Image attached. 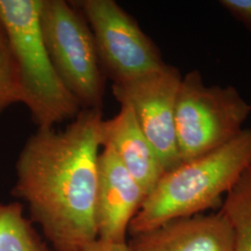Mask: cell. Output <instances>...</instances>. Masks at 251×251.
Listing matches in <instances>:
<instances>
[{
	"label": "cell",
	"mask_w": 251,
	"mask_h": 251,
	"mask_svg": "<svg viewBox=\"0 0 251 251\" xmlns=\"http://www.w3.org/2000/svg\"><path fill=\"white\" fill-rule=\"evenodd\" d=\"M39 22L47 51L66 90L82 110H101L106 75L86 19L71 2L41 0Z\"/></svg>",
	"instance_id": "5b68a950"
},
{
	"label": "cell",
	"mask_w": 251,
	"mask_h": 251,
	"mask_svg": "<svg viewBox=\"0 0 251 251\" xmlns=\"http://www.w3.org/2000/svg\"><path fill=\"white\" fill-rule=\"evenodd\" d=\"M251 164V128H247L228 144L165 172L144 198L128 233H144L222 206Z\"/></svg>",
	"instance_id": "7a4b0ae2"
},
{
	"label": "cell",
	"mask_w": 251,
	"mask_h": 251,
	"mask_svg": "<svg viewBox=\"0 0 251 251\" xmlns=\"http://www.w3.org/2000/svg\"><path fill=\"white\" fill-rule=\"evenodd\" d=\"M179 70L169 64L127 80L113 83L114 97L128 105L152 144L165 172L182 162L175 132V105L181 81Z\"/></svg>",
	"instance_id": "52a82bcc"
},
{
	"label": "cell",
	"mask_w": 251,
	"mask_h": 251,
	"mask_svg": "<svg viewBox=\"0 0 251 251\" xmlns=\"http://www.w3.org/2000/svg\"><path fill=\"white\" fill-rule=\"evenodd\" d=\"M17 102H22L18 69L6 29L0 20V116Z\"/></svg>",
	"instance_id": "4fadbf2b"
},
{
	"label": "cell",
	"mask_w": 251,
	"mask_h": 251,
	"mask_svg": "<svg viewBox=\"0 0 251 251\" xmlns=\"http://www.w3.org/2000/svg\"><path fill=\"white\" fill-rule=\"evenodd\" d=\"M100 137L101 146L109 147L115 152L146 197L165 171L152 144L138 124L132 109L122 104L117 116L103 119Z\"/></svg>",
	"instance_id": "30bf717a"
},
{
	"label": "cell",
	"mask_w": 251,
	"mask_h": 251,
	"mask_svg": "<svg viewBox=\"0 0 251 251\" xmlns=\"http://www.w3.org/2000/svg\"><path fill=\"white\" fill-rule=\"evenodd\" d=\"M220 212L231 226L234 251H251V164L226 194Z\"/></svg>",
	"instance_id": "8fae6325"
},
{
	"label": "cell",
	"mask_w": 251,
	"mask_h": 251,
	"mask_svg": "<svg viewBox=\"0 0 251 251\" xmlns=\"http://www.w3.org/2000/svg\"><path fill=\"white\" fill-rule=\"evenodd\" d=\"M100 109H83L63 131L38 128L16 163L11 194L24 199L55 251H80L98 238Z\"/></svg>",
	"instance_id": "6da1fadb"
},
{
	"label": "cell",
	"mask_w": 251,
	"mask_h": 251,
	"mask_svg": "<svg viewBox=\"0 0 251 251\" xmlns=\"http://www.w3.org/2000/svg\"><path fill=\"white\" fill-rule=\"evenodd\" d=\"M23 210L19 202L0 203V251H50Z\"/></svg>",
	"instance_id": "7c38bea8"
},
{
	"label": "cell",
	"mask_w": 251,
	"mask_h": 251,
	"mask_svg": "<svg viewBox=\"0 0 251 251\" xmlns=\"http://www.w3.org/2000/svg\"><path fill=\"white\" fill-rule=\"evenodd\" d=\"M251 105L233 86H206L201 73L182 76L175 105V132L181 162L228 144L243 131Z\"/></svg>",
	"instance_id": "277c9868"
},
{
	"label": "cell",
	"mask_w": 251,
	"mask_h": 251,
	"mask_svg": "<svg viewBox=\"0 0 251 251\" xmlns=\"http://www.w3.org/2000/svg\"><path fill=\"white\" fill-rule=\"evenodd\" d=\"M131 236L133 251H234L231 226L220 211L175 219Z\"/></svg>",
	"instance_id": "9c48e42d"
},
{
	"label": "cell",
	"mask_w": 251,
	"mask_h": 251,
	"mask_svg": "<svg viewBox=\"0 0 251 251\" xmlns=\"http://www.w3.org/2000/svg\"><path fill=\"white\" fill-rule=\"evenodd\" d=\"M89 24L100 64L113 83L163 67L158 48L114 0L70 1Z\"/></svg>",
	"instance_id": "8992f818"
},
{
	"label": "cell",
	"mask_w": 251,
	"mask_h": 251,
	"mask_svg": "<svg viewBox=\"0 0 251 251\" xmlns=\"http://www.w3.org/2000/svg\"><path fill=\"white\" fill-rule=\"evenodd\" d=\"M220 4L251 33V0H222Z\"/></svg>",
	"instance_id": "5bb4252c"
},
{
	"label": "cell",
	"mask_w": 251,
	"mask_h": 251,
	"mask_svg": "<svg viewBox=\"0 0 251 251\" xmlns=\"http://www.w3.org/2000/svg\"><path fill=\"white\" fill-rule=\"evenodd\" d=\"M40 7L41 0H0V20L17 65L22 102L38 128L74 119L82 110L64 87L47 51Z\"/></svg>",
	"instance_id": "3957f363"
},
{
	"label": "cell",
	"mask_w": 251,
	"mask_h": 251,
	"mask_svg": "<svg viewBox=\"0 0 251 251\" xmlns=\"http://www.w3.org/2000/svg\"><path fill=\"white\" fill-rule=\"evenodd\" d=\"M80 251H133L128 243H113L97 238Z\"/></svg>",
	"instance_id": "9a60e30c"
},
{
	"label": "cell",
	"mask_w": 251,
	"mask_h": 251,
	"mask_svg": "<svg viewBox=\"0 0 251 251\" xmlns=\"http://www.w3.org/2000/svg\"><path fill=\"white\" fill-rule=\"evenodd\" d=\"M145 194L117 154L103 147L98 162L95 203L97 236L103 241L125 243L129 225L139 211Z\"/></svg>",
	"instance_id": "ba28073f"
}]
</instances>
